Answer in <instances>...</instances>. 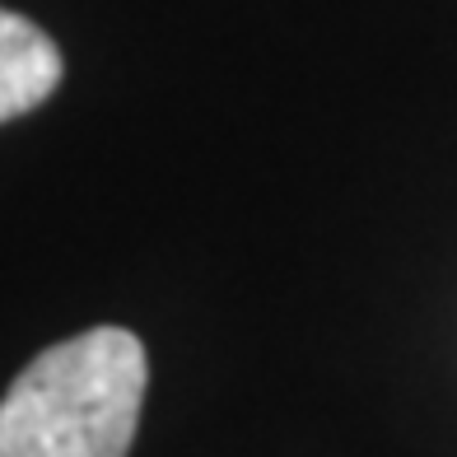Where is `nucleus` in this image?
<instances>
[{"mask_svg": "<svg viewBox=\"0 0 457 457\" xmlns=\"http://www.w3.org/2000/svg\"><path fill=\"white\" fill-rule=\"evenodd\" d=\"M145 383L150 360L127 327L47 345L0 397V457H127Z\"/></svg>", "mask_w": 457, "mask_h": 457, "instance_id": "obj_1", "label": "nucleus"}, {"mask_svg": "<svg viewBox=\"0 0 457 457\" xmlns=\"http://www.w3.org/2000/svg\"><path fill=\"white\" fill-rule=\"evenodd\" d=\"M61 71L66 66L52 37L33 19L0 5V127L43 108L61 85Z\"/></svg>", "mask_w": 457, "mask_h": 457, "instance_id": "obj_2", "label": "nucleus"}]
</instances>
